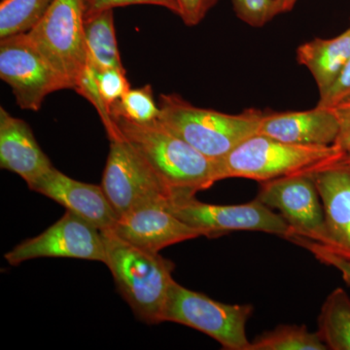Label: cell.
I'll list each match as a JSON object with an SVG mask.
<instances>
[{
  "label": "cell",
  "mask_w": 350,
  "mask_h": 350,
  "mask_svg": "<svg viewBox=\"0 0 350 350\" xmlns=\"http://www.w3.org/2000/svg\"><path fill=\"white\" fill-rule=\"evenodd\" d=\"M120 137L162 181L172 198L191 197L217 181V163L163 128L112 118Z\"/></svg>",
  "instance_id": "6da1fadb"
},
{
  "label": "cell",
  "mask_w": 350,
  "mask_h": 350,
  "mask_svg": "<svg viewBox=\"0 0 350 350\" xmlns=\"http://www.w3.org/2000/svg\"><path fill=\"white\" fill-rule=\"evenodd\" d=\"M349 59L350 27L336 38H314L297 49V61L312 73L320 96L337 80Z\"/></svg>",
  "instance_id": "e0dca14e"
},
{
  "label": "cell",
  "mask_w": 350,
  "mask_h": 350,
  "mask_svg": "<svg viewBox=\"0 0 350 350\" xmlns=\"http://www.w3.org/2000/svg\"><path fill=\"white\" fill-rule=\"evenodd\" d=\"M158 123L202 155L218 161L256 135L264 111L255 108L228 114L195 107L177 94H162Z\"/></svg>",
  "instance_id": "3957f363"
},
{
  "label": "cell",
  "mask_w": 350,
  "mask_h": 350,
  "mask_svg": "<svg viewBox=\"0 0 350 350\" xmlns=\"http://www.w3.org/2000/svg\"><path fill=\"white\" fill-rule=\"evenodd\" d=\"M137 4L163 7L178 16V5L175 0H88L86 15L109 10V9L114 10L118 7L137 5Z\"/></svg>",
  "instance_id": "484cf974"
},
{
  "label": "cell",
  "mask_w": 350,
  "mask_h": 350,
  "mask_svg": "<svg viewBox=\"0 0 350 350\" xmlns=\"http://www.w3.org/2000/svg\"><path fill=\"white\" fill-rule=\"evenodd\" d=\"M4 258L11 266L38 258H69L105 264L107 247L103 232L66 211L56 223L16 245Z\"/></svg>",
  "instance_id": "30bf717a"
},
{
  "label": "cell",
  "mask_w": 350,
  "mask_h": 350,
  "mask_svg": "<svg viewBox=\"0 0 350 350\" xmlns=\"http://www.w3.org/2000/svg\"><path fill=\"white\" fill-rule=\"evenodd\" d=\"M0 167L19 175L27 187L54 167L27 122L0 107Z\"/></svg>",
  "instance_id": "2e32d148"
},
{
  "label": "cell",
  "mask_w": 350,
  "mask_h": 350,
  "mask_svg": "<svg viewBox=\"0 0 350 350\" xmlns=\"http://www.w3.org/2000/svg\"><path fill=\"white\" fill-rule=\"evenodd\" d=\"M332 109L335 112L340 125L335 145L345 155H350V96Z\"/></svg>",
  "instance_id": "f1b7e54d"
},
{
  "label": "cell",
  "mask_w": 350,
  "mask_h": 350,
  "mask_svg": "<svg viewBox=\"0 0 350 350\" xmlns=\"http://www.w3.org/2000/svg\"><path fill=\"white\" fill-rule=\"evenodd\" d=\"M88 0H55L33 29L27 32L53 68L75 90L88 66L84 22Z\"/></svg>",
  "instance_id": "5b68a950"
},
{
  "label": "cell",
  "mask_w": 350,
  "mask_h": 350,
  "mask_svg": "<svg viewBox=\"0 0 350 350\" xmlns=\"http://www.w3.org/2000/svg\"><path fill=\"white\" fill-rule=\"evenodd\" d=\"M325 213V246L350 260V167L334 163L312 172Z\"/></svg>",
  "instance_id": "9a60e30c"
},
{
  "label": "cell",
  "mask_w": 350,
  "mask_h": 350,
  "mask_svg": "<svg viewBox=\"0 0 350 350\" xmlns=\"http://www.w3.org/2000/svg\"><path fill=\"white\" fill-rule=\"evenodd\" d=\"M89 66L93 70L101 100L110 111L113 103L119 100L131 89L130 82L126 75V69H100L94 68L91 64Z\"/></svg>",
  "instance_id": "cb8c5ba5"
},
{
  "label": "cell",
  "mask_w": 350,
  "mask_h": 350,
  "mask_svg": "<svg viewBox=\"0 0 350 350\" xmlns=\"http://www.w3.org/2000/svg\"><path fill=\"white\" fill-rule=\"evenodd\" d=\"M317 322V333L327 349L350 350V297L342 288L328 295Z\"/></svg>",
  "instance_id": "d6986e66"
},
{
  "label": "cell",
  "mask_w": 350,
  "mask_h": 350,
  "mask_svg": "<svg viewBox=\"0 0 350 350\" xmlns=\"http://www.w3.org/2000/svg\"><path fill=\"white\" fill-rule=\"evenodd\" d=\"M0 78L10 86L18 107L29 111H38L49 94L69 89L27 33L0 39Z\"/></svg>",
  "instance_id": "ba28073f"
},
{
  "label": "cell",
  "mask_w": 350,
  "mask_h": 350,
  "mask_svg": "<svg viewBox=\"0 0 350 350\" xmlns=\"http://www.w3.org/2000/svg\"><path fill=\"white\" fill-rule=\"evenodd\" d=\"M167 208L184 223L206 238H219L236 231L262 232L285 239L293 236L291 228L280 213L255 199L243 204H211L195 196L172 198Z\"/></svg>",
  "instance_id": "52a82bcc"
},
{
  "label": "cell",
  "mask_w": 350,
  "mask_h": 350,
  "mask_svg": "<svg viewBox=\"0 0 350 350\" xmlns=\"http://www.w3.org/2000/svg\"><path fill=\"white\" fill-rule=\"evenodd\" d=\"M252 312L251 305L221 303L174 280L163 320L202 332L217 340L224 349L250 350L251 342L246 336V324Z\"/></svg>",
  "instance_id": "8992f818"
},
{
  "label": "cell",
  "mask_w": 350,
  "mask_h": 350,
  "mask_svg": "<svg viewBox=\"0 0 350 350\" xmlns=\"http://www.w3.org/2000/svg\"><path fill=\"white\" fill-rule=\"evenodd\" d=\"M112 118H123L138 124H152L158 121L160 108L154 100L150 85L131 89L110 108Z\"/></svg>",
  "instance_id": "7402d4cb"
},
{
  "label": "cell",
  "mask_w": 350,
  "mask_h": 350,
  "mask_svg": "<svg viewBox=\"0 0 350 350\" xmlns=\"http://www.w3.org/2000/svg\"><path fill=\"white\" fill-rule=\"evenodd\" d=\"M167 204L151 202L137 207L119 217L110 232L126 243L155 253L174 244L204 237L176 217Z\"/></svg>",
  "instance_id": "7c38bea8"
},
{
  "label": "cell",
  "mask_w": 350,
  "mask_h": 350,
  "mask_svg": "<svg viewBox=\"0 0 350 350\" xmlns=\"http://www.w3.org/2000/svg\"><path fill=\"white\" fill-rule=\"evenodd\" d=\"M101 187L118 217L151 202H167L172 193L121 137L110 140Z\"/></svg>",
  "instance_id": "9c48e42d"
},
{
  "label": "cell",
  "mask_w": 350,
  "mask_h": 350,
  "mask_svg": "<svg viewBox=\"0 0 350 350\" xmlns=\"http://www.w3.org/2000/svg\"><path fill=\"white\" fill-rule=\"evenodd\" d=\"M232 8L239 20L251 27H262L280 15L278 0H232Z\"/></svg>",
  "instance_id": "603a6c76"
},
{
  "label": "cell",
  "mask_w": 350,
  "mask_h": 350,
  "mask_svg": "<svg viewBox=\"0 0 350 350\" xmlns=\"http://www.w3.org/2000/svg\"><path fill=\"white\" fill-rule=\"evenodd\" d=\"M88 64L94 68L125 69L122 63L112 9L85 15Z\"/></svg>",
  "instance_id": "ac0fdd59"
},
{
  "label": "cell",
  "mask_w": 350,
  "mask_h": 350,
  "mask_svg": "<svg viewBox=\"0 0 350 350\" xmlns=\"http://www.w3.org/2000/svg\"><path fill=\"white\" fill-rule=\"evenodd\" d=\"M178 5V16L187 27H196L202 22L219 0H175Z\"/></svg>",
  "instance_id": "4316f807"
},
{
  "label": "cell",
  "mask_w": 350,
  "mask_h": 350,
  "mask_svg": "<svg viewBox=\"0 0 350 350\" xmlns=\"http://www.w3.org/2000/svg\"><path fill=\"white\" fill-rule=\"evenodd\" d=\"M257 200L278 209L293 236L325 244V213L312 174H298L260 182Z\"/></svg>",
  "instance_id": "8fae6325"
},
{
  "label": "cell",
  "mask_w": 350,
  "mask_h": 350,
  "mask_svg": "<svg viewBox=\"0 0 350 350\" xmlns=\"http://www.w3.org/2000/svg\"><path fill=\"white\" fill-rule=\"evenodd\" d=\"M289 241L296 245H300L310 251L313 256L322 264L337 269L342 275V280L350 285V260L336 254L335 252L329 250L325 246L317 243V241H310V239L303 238V237L293 236L289 239Z\"/></svg>",
  "instance_id": "d4e9b609"
},
{
  "label": "cell",
  "mask_w": 350,
  "mask_h": 350,
  "mask_svg": "<svg viewBox=\"0 0 350 350\" xmlns=\"http://www.w3.org/2000/svg\"><path fill=\"white\" fill-rule=\"evenodd\" d=\"M350 96V59L345 64L337 80L334 82L326 93L319 96L317 107L333 108L340 101Z\"/></svg>",
  "instance_id": "83f0119b"
},
{
  "label": "cell",
  "mask_w": 350,
  "mask_h": 350,
  "mask_svg": "<svg viewBox=\"0 0 350 350\" xmlns=\"http://www.w3.org/2000/svg\"><path fill=\"white\" fill-rule=\"evenodd\" d=\"M107 268L120 295L140 321L163 323V310L172 282L174 262L160 253L126 243L112 232H103Z\"/></svg>",
  "instance_id": "7a4b0ae2"
},
{
  "label": "cell",
  "mask_w": 350,
  "mask_h": 350,
  "mask_svg": "<svg viewBox=\"0 0 350 350\" xmlns=\"http://www.w3.org/2000/svg\"><path fill=\"white\" fill-rule=\"evenodd\" d=\"M340 125L332 108L315 107L305 111H264L258 133L286 144L331 146Z\"/></svg>",
  "instance_id": "5bb4252c"
},
{
  "label": "cell",
  "mask_w": 350,
  "mask_h": 350,
  "mask_svg": "<svg viewBox=\"0 0 350 350\" xmlns=\"http://www.w3.org/2000/svg\"><path fill=\"white\" fill-rule=\"evenodd\" d=\"M55 0H1L0 39L33 29Z\"/></svg>",
  "instance_id": "ffe728a7"
},
{
  "label": "cell",
  "mask_w": 350,
  "mask_h": 350,
  "mask_svg": "<svg viewBox=\"0 0 350 350\" xmlns=\"http://www.w3.org/2000/svg\"><path fill=\"white\" fill-rule=\"evenodd\" d=\"M317 332L304 325H280L251 342L250 350H327Z\"/></svg>",
  "instance_id": "44dd1931"
},
{
  "label": "cell",
  "mask_w": 350,
  "mask_h": 350,
  "mask_svg": "<svg viewBox=\"0 0 350 350\" xmlns=\"http://www.w3.org/2000/svg\"><path fill=\"white\" fill-rule=\"evenodd\" d=\"M338 165H345V167H350V155H345L337 163Z\"/></svg>",
  "instance_id": "4dcf8cb0"
},
{
  "label": "cell",
  "mask_w": 350,
  "mask_h": 350,
  "mask_svg": "<svg viewBox=\"0 0 350 350\" xmlns=\"http://www.w3.org/2000/svg\"><path fill=\"white\" fill-rule=\"evenodd\" d=\"M29 189L55 200L100 232L111 231L118 220L101 185L75 180L55 167Z\"/></svg>",
  "instance_id": "4fadbf2b"
},
{
  "label": "cell",
  "mask_w": 350,
  "mask_h": 350,
  "mask_svg": "<svg viewBox=\"0 0 350 350\" xmlns=\"http://www.w3.org/2000/svg\"><path fill=\"white\" fill-rule=\"evenodd\" d=\"M278 1H280V8H282V13L283 14L293 10L298 0H278Z\"/></svg>",
  "instance_id": "f546056e"
},
{
  "label": "cell",
  "mask_w": 350,
  "mask_h": 350,
  "mask_svg": "<svg viewBox=\"0 0 350 350\" xmlns=\"http://www.w3.org/2000/svg\"><path fill=\"white\" fill-rule=\"evenodd\" d=\"M344 156L335 144H291L256 133L216 161L217 181L246 178L262 182L293 174H312L334 165Z\"/></svg>",
  "instance_id": "277c9868"
}]
</instances>
